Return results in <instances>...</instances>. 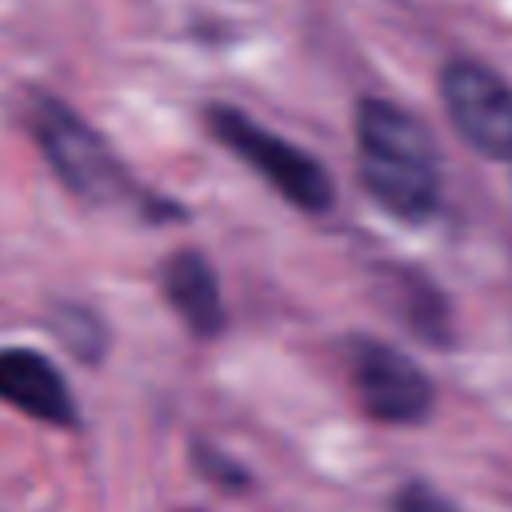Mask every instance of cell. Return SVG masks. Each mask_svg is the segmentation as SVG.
Returning a JSON list of instances; mask_svg holds the SVG:
<instances>
[{
	"instance_id": "cell-1",
	"label": "cell",
	"mask_w": 512,
	"mask_h": 512,
	"mask_svg": "<svg viewBox=\"0 0 512 512\" xmlns=\"http://www.w3.org/2000/svg\"><path fill=\"white\" fill-rule=\"evenodd\" d=\"M356 168L364 192L396 220H428L440 204L432 136L388 100H360L356 108Z\"/></svg>"
},
{
	"instance_id": "cell-2",
	"label": "cell",
	"mask_w": 512,
	"mask_h": 512,
	"mask_svg": "<svg viewBox=\"0 0 512 512\" xmlns=\"http://www.w3.org/2000/svg\"><path fill=\"white\" fill-rule=\"evenodd\" d=\"M24 120L32 140L40 144L52 172L88 204H116L132 196V176L116 160V152L104 144V136L80 120L68 104H60L48 92H28Z\"/></svg>"
},
{
	"instance_id": "cell-3",
	"label": "cell",
	"mask_w": 512,
	"mask_h": 512,
	"mask_svg": "<svg viewBox=\"0 0 512 512\" xmlns=\"http://www.w3.org/2000/svg\"><path fill=\"white\" fill-rule=\"evenodd\" d=\"M204 124L212 128V136L236 156L244 160L264 184H272L288 204L304 208V212H324L332 204V180L324 172V164L308 152H300L296 144H288L284 136L268 132L264 124H256L248 112L236 108H208Z\"/></svg>"
},
{
	"instance_id": "cell-4",
	"label": "cell",
	"mask_w": 512,
	"mask_h": 512,
	"mask_svg": "<svg viewBox=\"0 0 512 512\" xmlns=\"http://www.w3.org/2000/svg\"><path fill=\"white\" fill-rule=\"evenodd\" d=\"M440 96L452 128L480 156L512 160V88L488 64L456 56L440 72Z\"/></svg>"
},
{
	"instance_id": "cell-5",
	"label": "cell",
	"mask_w": 512,
	"mask_h": 512,
	"mask_svg": "<svg viewBox=\"0 0 512 512\" xmlns=\"http://www.w3.org/2000/svg\"><path fill=\"white\" fill-rule=\"evenodd\" d=\"M352 384L360 408L380 424H420L432 412L428 376L392 344L356 340L352 344Z\"/></svg>"
},
{
	"instance_id": "cell-6",
	"label": "cell",
	"mask_w": 512,
	"mask_h": 512,
	"mask_svg": "<svg viewBox=\"0 0 512 512\" xmlns=\"http://www.w3.org/2000/svg\"><path fill=\"white\" fill-rule=\"evenodd\" d=\"M0 400L32 420L76 428L80 412L60 368L32 348H0Z\"/></svg>"
},
{
	"instance_id": "cell-7",
	"label": "cell",
	"mask_w": 512,
	"mask_h": 512,
	"mask_svg": "<svg viewBox=\"0 0 512 512\" xmlns=\"http://www.w3.org/2000/svg\"><path fill=\"white\" fill-rule=\"evenodd\" d=\"M160 288L168 296V304L176 308V316L200 336V340H212L220 328H224V300H220V284H216V272L212 264L192 252V248H180L164 260L160 268Z\"/></svg>"
},
{
	"instance_id": "cell-8",
	"label": "cell",
	"mask_w": 512,
	"mask_h": 512,
	"mask_svg": "<svg viewBox=\"0 0 512 512\" xmlns=\"http://www.w3.org/2000/svg\"><path fill=\"white\" fill-rule=\"evenodd\" d=\"M392 288H396V312L404 316V324H408L420 340L448 344L452 320H448V304H444L440 288L428 284L424 276L408 272V268H396V272H392Z\"/></svg>"
},
{
	"instance_id": "cell-9",
	"label": "cell",
	"mask_w": 512,
	"mask_h": 512,
	"mask_svg": "<svg viewBox=\"0 0 512 512\" xmlns=\"http://www.w3.org/2000/svg\"><path fill=\"white\" fill-rule=\"evenodd\" d=\"M56 332H60V340H64L80 360H100V352H104V328L96 324L92 312H84V308H64V312H56Z\"/></svg>"
},
{
	"instance_id": "cell-10",
	"label": "cell",
	"mask_w": 512,
	"mask_h": 512,
	"mask_svg": "<svg viewBox=\"0 0 512 512\" xmlns=\"http://www.w3.org/2000/svg\"><path fill=\"white\" fill-rule=\"evenodd\" d=\"M196 468H200V476H208L212 484H220V488H244L248 484V476H244V468L236 464V460H228V456H220L216 448H204V444H196Z\"/></svg>"
},
{
	"instance_id": "cell-11",
	"label": "cell",
	"mask_w": 512,
	"mask_h": 512,
	"mask_svg": "<svg viewBox=\"0 0 512 512\" xmlns=\"http://www.w3.org/2000/svg\"><path fill=\"white\" fill-rule=\"evenodd\" d=\"M392 512H456V508H452L436 488H428V484L412 480V484H404V488L396 492Z\"/></svg>"
}]
</instances>
